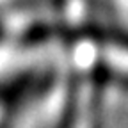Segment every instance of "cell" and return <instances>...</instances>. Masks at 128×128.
I'll use <instances>...</instances> for the list:
<instances>
[{"mask_svg":"<svg viewBox=\"0 0 128 128\" xmlns=\"http://www.w3.org/2000/svg\"><path fill=\"white\" fill-rule=\"evenodd\" d=\"M78 43L76 60L82 70L128 86V34L105 32Z\"/></svg>","mask_w":128,"mask_h":128,"instance_id":"6da1fadb","label":"cell"},{"mask_svg":"<svg viewBox=\"0 0 128 128\" xmlns=\"http://www.w3.org/2000/svg\"><path fill=\"white\" fill-rule=\"evenodd\" d=\"M89 73L92 76L76 86L75 94L68 102L62 116V128H102L98 114V82L94 71Z\"/></svg>","mask_w":128,"mask_h":128,"instance_id":"7a4b0ae2","label":"cell"}]
</instances>
